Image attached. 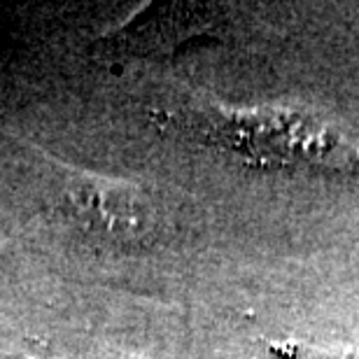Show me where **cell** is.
Returning <instances> with one entry per match:
<instances>
[{"mask_svg": "<svg viewBox=\"0 0 359 359\" xmlns=\"http://www.w3.org/2000/svg\"><path fill=\"white\" fill-rule=\"evenodd\" d=\"M184 119L208 142L259 166H315L357 173L359 145L339 126L294 107H236L208 96L182 105Z\"/></svg>", "mask_w": 359, "mask_h": 359, "instance_id": "6da1fadb", "label": "cell"}, {"mask_svg": "<svg viewBox=\"0 0 359 359\" xmlns=\"http://www.w3.org/2000/svg\"><path fill=\"white\" fill-rule=\"evenodd\" d=\"M21 142L31 154L40 156L47 173L54 175L59 210L68 215L77 231L114 248H135L154 236L152 198L138 182L68 163L26 138Z\"/></svg>", "mask_w": 359, "mask_h": 359, "instance_id": "7a4b0ae2", "label": "cell"}, {"mask_svg": "<svg viewBox=\"0 0 359 359\" xmlns=\"http://www.w3.org/2000/svg\"><path fill=\"white\" fill-rule=\"evenodd\" d=\"M264 355L257 359H359V343H311V341H264Z\"/></svg>", "mask_w": 359, "mask_h": 359, "instance_id": "3957f363", "label": "cell"}, {"mask_svg": "<svg viewBox=\"0 0 359 359\" xmlns=\"http://www.w3.org/2000/svg\"><path fill=\"white\" fill-rule=\"evenodd\" d=\"M117 359H140V357H135V355H126V357H117Z\"/></svg>", "mask_w": 359, "mask_h": 359, "instance_id": "277c9868", "label": "cell"}, {"mask_svg": "<svg viewBox=\"0 0 359 359\" xmlns=\"http://www.w3.org/2000/svg\"><path fill=\"white\" fill-rule=\"evenodd\" d=\"M7 245H10V241H3V243H0V250H5Z\"/></svg>", "mask_w": 359, "mask_h": 359, "instance_id": "5b68a950", "label": "cell"}]
</instances>
